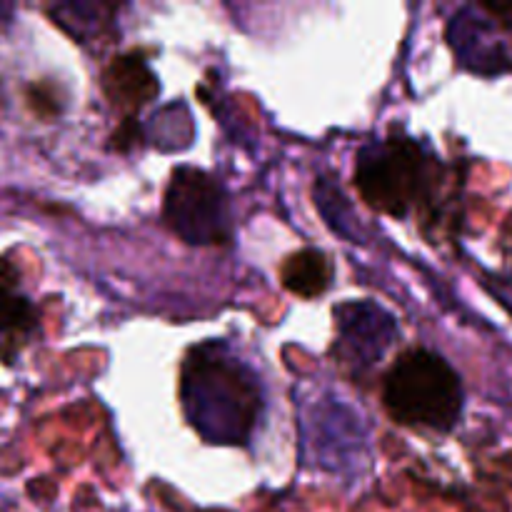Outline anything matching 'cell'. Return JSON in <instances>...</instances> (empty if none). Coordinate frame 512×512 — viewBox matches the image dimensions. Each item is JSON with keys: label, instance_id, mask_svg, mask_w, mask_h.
Returning a JSON list of instances; mask_svg holds the SVG:
<instances>
[{"label": "cell", "instance_id": "obj_7", "mask_svg": "<svg viewBox=\"0 0 512 512\" xmlns=\"http://www.w3.org/2000/svg\"><path fill=\"white\" fill-rule=\"evenodd\" d=\"M448 43L460 65L478 75H500L510 68L508 48L498 23L478 8H463L448 25Z\"/></svg>", "mask_w": 512, "mask_h": 512}, {"label": "cell", "instance_id": "obj_11", "mask_svg": "<svg viewBox=\"0 0 512 512\" xmlns=\"http://www.w3.org/2000/svg\"><path fill=\"white\" fill-rule=\"evenodd\" d=\"M315 203H318L320 215L325 218V223L330 225V230L345 238L348 243H363V228H360V218L355 213L353 203L348 200V195L340 190L338 183H333V178H320L315 183Z\"/></svg>", "mask_w": 512, "mask_h": 512}, {"label": "cell", "instance_id": "obj_13", "mask_svg": "<svg viewBox=\"0 0 512 512\" xmlns=\"http://www.w3.org/2000/svg\"><path fill=\"white\" fill-rule=\"evenodd\" d=\"M510 20H512V18H510Z\"/></svg>", "mask_w": 512, "mask_h": 512}, {"label": "cell", "instance_id": "obj_10", "mask_svg": "<svg viewBox=\"0 0 512 512\" xmlns=\"http://www.w3.org/2000/svg\"><path fill=\"white\" fill-rule=\"evenodd\" d=\"M333 263L318 248H303L288 255L280 268L283 285L298 298H320L333 285Z\"/></svg>", "mask_w": 512, "mask_h": 512}, {"label": "cell", "instance_id": "obj_12", "mask_svg": "<svg viewBox=\"0 0 512 512\" xmlns=\"http://www.w3.org/2000/svg\"><path fill=\"white\" fill-rule=\"evenodd\" d=\"M490 290L512 313V278H498L495 283H490Z\"/></svg>", "mask_w": 512, "mask_h": 512}, {"label": "cell", "instance_id": "obj_2", "mask_svg": "<svg viewBox=\"0 0 512 512\" xmlns=\"http://www.w3.org/2000/svg\"><path fill=\"white\" fill-rule=\"evenodd\" d=\"M383 405L395 423L450 433L465 408L463 380L443 355L405 350L385 375Z\"/></svg>", "mask_w": 512, "mask_h": 512}, {"label": "cell", "instance_id": "obj_4", "mask_svg": "<svg viewBox=\"0 0 512 512\" xmlns=\"http://www.w3.org/2000/svg\"><path fill=\"white\" fill-rule=\"evenodd\" d=\"M168 228L188 245H223L233 238L230 195L218 178L200 168H175L163 200Z\"/></svg>", "mask_w": 512, "mask_h": 512}, {"label": "cell", "instance_id": "obj_9", "mask_svg": "<svg viewBox=\"0 0 512 512\" xmlns=\"http://www.w3.org/2000/svg\"><path fill=\"white\" fill-rule=\"evenodd\" d=\"M103 90L110 103L118 105L125 113L135 115L158 95V78L140 55H120L105 68Z\"/></svg>", "mask_w": 512, "mask_h": 512}, {"label": "cell", "instance_id": "obj_1", "mask_svg": "<svg viewBox=\"0 0 512 512\" xmlns=\"http://www.w3.org/2000/svg\"><path fill=\"white\" fill-rule=\"evenodd\" d=\"M180 408L200 440L243 448L265 413V388L255 368L225 340H205L180 365Z\"/></svg>", "mask_w": 512, "mask_h": 512}, {"label": "cell", "instance_id": "obj_8", "mask_svg": "<svg viewBox=\"0 0 512 512\" xmlns=\"http://www.w3.org/2000/svg\"><path fill=\"white\" fill-rule=\"evenodd\" d=\"M38 310L20 290V273L10 260L0 258V360L13 363L38 338Z\"/></svg>", "mask_w": 512, "mask_h": 512}, {"label": "cell", "instance_id": "obj_5", "mask_svg": "<svg viewBox=\"0 0 512 512\" xmlns=\"http://www.w3.org/2000/svg\"><path fill=\"white\" fill-rule=\"evenodd\" d=\"M303 440L323 470H358L368 460V430L358 410L340 398H320L303 418Z\"/></svg>", "mask_w": 512, "mask_h": 512}, {"label": "cell", "instance_id": "obj_6", "mask_svg": "<svg viewBox=\"0 0 512 512\" xmlns=\"http://www.w3.org/2000/svg\"><path fill=\"white\" fill-rule=\"evenodd\" d=\"M335 355L353 375H368L398 340V320L375 300H345L333 310Z\"/></svg>", "mask_w": 512, "mask_h": 512}, {"label": "cell", "instance_id": "obj_3", "mask_svg": "<svg viewBox=\"0 0 512 512\" xmlns=\"http://www.w3.org/2000/svg\"><path fill=\"white\" fill-rule=\"evenodd\" d=\"M430 158L405 135L363 145L355 160V185L373 210L393 218H408L428 193Z\"/></svg>", "mask_w": 512, "mask_h": 512}]
</instances>
